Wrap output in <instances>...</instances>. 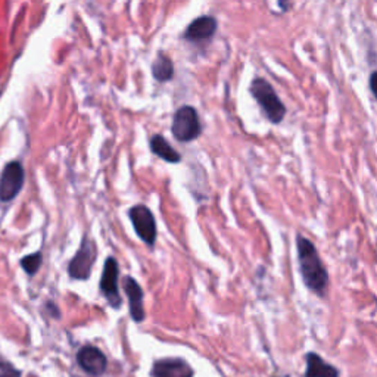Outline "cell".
Masks as SVG:
<instances>
[{
	"mask_svg": "<svg viewBox=\"0 0 377 377\" xmlns=\"http://www.w3.org/2000/svg\"><path fill=\"white\" fill-rule=\"evenodd\" d=\"M21 266L27 271V274L33 276V274H36L39 271V268L42 266V254L36 252V254L28 255V257H24L21 261Z\"/></svg>",
	"mask_w": 377,
	"mask_h": 377,
	"instance_id": "cell-15",
	"label": "cell"
},
{
	"mask_svg": "<svg viewBox=\"0 0 377 377\" xmlns=\"http://www.w3.org/2000/svg\"><path fill=\"white\" fill-rule=\"evenodd\" d=\"M24 168L21 163H9L0 176V201L9 202L17 198L24 186Z\"/></svg>",
	"mask_w": 377,
	"mask_h": 377,
	"instance_id": "cell-4",
	"label": "cell"
},
{
	"mask_svg": "<svg viewBox=\"0 0 377 377\" xmlns=\"http://www.w3.org/2000/svg\"><path fill=\"white\" fill-rule=\"evenodd\" d=\"M130 220L142 241L152 246L156 241V223L151 210L145 205H136L130 210Z\"/></svg>",
	"mask_w": 377,
	"mask_h": 377,
	"instance_id": "cell-5",
	"label": "cell"
},
{
	"mask_svg": "<svg viewBox=\"0 0 377 377\" xmlns=\"http://www.w3.org/2000/svg\"><path fill=\"white\" fill-rule=\"evenodd\" d=\"M124 291L129 296L130 301V313L134 322H142L145 318V310H143V292L140 289L137 282L131 277L124 279Z\"/></svg>",
	"mask_w": 377,
	"mask_h": 377,
	"instance_id": "cell-11",
	"label": "cell"
},
{
	"mask_svg": "<svg viewBox=\"0 0 377 377\" xmlns=\"http://www.w3.org/2000/svg\"><path fill=\"white\" fill-rule=\"evenodd\" d=\"M217 27H219V22H217L214 17H207V15L199 17L187 27L185 33V39L195 43L210 40L217 33Z\"/></svg>",
	"mask_w": 377,
	"mask_h": 377,
	"instance_id": "cell-9",
	"label": "cell"
},
{
	"mask_svg": "<svg viewBox=\"0 0 377 377\" xmlns=\"http://www.w3.org/2000/svg\"><path fill=\"white\" fill-rule=\"evenodd\" d=\"M250 95L258 102L264 116L268 118L270 122L279 124L283 121L284 116H286V107L279 99V96L274 91L273 86L264 78H254L252 83L249 86Z\"/></svg>",
	"mask_w": 377,
	"mask_h": 377,
	"instance_id": "cell-2",
	"label": "cell"
},
{
	"mask_svg": "<svg viewBox=\"0 0 377 377\" xmlns=\"http://www.w3.org/2000/svg\"><path fill=\"white\" fill-rule=\"evenodd\" d=\"M370 89H371V93H373L374 98L377 99V71H374V73L370 75Z\"/></svg>",
	"mask_w": 377,
	"mask_h": 377,
	"instance_id": "cell-17",
	"label": "cell"
},
{
	"mask_svg": "<svg viewBox=\"0 0 377 377\" xmlns=\"http://www.w3.org/2000/svg\"><path fill=\"white\" fill-rule=\"evenodd\" d=\"M152 74L158 80V82L165 83L169 82L174 75V65L173 61H171L167 55L159 53L156 56L155 62L152 64Z\"/></svg>",
	"mask_w": 377,
	"mask_h": 377,
	"instance_id": "cell-14",
	"label": "cell"
},
{
	"mask_svg": "<svg viewBox=\"0 0 377 377\" xmlns=\"http://www.w3.org/2000/svg\"><path fill=\"white\" fill-rule=\"evenodd\" d=\"M154 377H193L190 365L178 358H167L156 361L152 369Z\"/></svg>",
	"mask_w": 377,
	"mask_h": 377,
	"instance_id": "cell-10",
	"label": "cell"
},
{
	"mask_svg": "<svg viewBox=\"0 0 377 377\" xmlns=\"http://www.w3.org/2000/svg\"><path fill=\"white\" fill-rule=\"evenodd\" d=\"M296 245H298L301 274L305 284L315 292H323L327 286L329 277L323 262L317 254L315 246L301 235L296 239Z\"/></svg>",
	"mask_w": 377,
	"mask_h": 377,
	"instance_id": "cell-1",
	"label": "cell"
},
{
	"mask_svg": "<svg viewBox=\"0 0 377 377\" xmlns=\"http://www.w3.org/2000/svg\"><path fill=\"white\" fill-rule=\"evenodd\" d=\"M151 151L167 163L178 164L181 161V155L167 142L165 137L161 134H155L151 139Z\"/></svg>",
	"mask_w": 377,
	"mask_h": 377,
	"instance_id": "cell-13",
	"label": "cell"
},
{
	"mask_svg": "<svg viewBox=\"0 0 377 377\" xmlns=\"http://www.w3.org/2000/svg\"><path fill=\"white\" fill-rule=\"evenodd\" d=\"M96 259V246L91 243L89 239H84L80 246L78 252L70 262V267H68V273L73 279L77 280H84L90 276L91 267H93V262Z\"/></svg>",
	"mask_w": 377,
	"mask_h": 377,
	"instance_id": "cell-6",
	"label": "cell"
},
{
	"mask_svg": "<svg viewBox=\"0 0 377 377\" xmlns=\"http://www.w3.org/2000/svg\"><path fill=\"white\" fill-rule=\"evenodd\" d=\"M171 131L178 142H192L198 139L202 133V125L198 111L193 107H181L173 118Z\"/></svg>",
	"mask_w": 377,
	"mask_h": 377,
	"instance_id": "cell-3",
	"label": "cell"
},
{
	"mask_svg": "<svg viewBox=\"0 0 377 377\" xmlns=\"http://www.w3.org/2000/svg\"><path fill=\"white\" fill-rule=\"evenodd\" d=\"M77 361L82 365V369L89 374L99 376L107 370V358L104 353L95 347H84L80 349Z\"/></svg>",
	"mask_w": 377,
	"mask_h": 377,
	"instance_id": "cell-8",
	"label": "cell"
},
{
	"mask_svg": "<svg viewBox=\"0 0 377 377\" xmlns=\"http://www.w3.org/2000/svg\"><path fill=\"white\" fill-rule=\"evenodd\" d=\"M279 6L282 8L283 12H286V10L291 9V0H279Z\"/></svg>",
	"mask_w": 377,
	"mask_h": 377,
	"instance_id": "cell-18",
	"label": "cell"
},
{
	"mask_svg": "<svg viewBox=\"0 0 377 377\" xmlns=\"http://www.w3.org/2000/svg\"><path fill=\"white\" fill-rule=\"evenodd\" d=\"M100 289L113 308H120L121 296L118 293V264L113 258H108L105 262L100 280Z\"/></svg>",
	"mask_w": 377,
	"mask_h": 377,
	"instance_id": "cell-7",
	"label": "cell"
},
{
	"mask_svg": "<svg viewBox=\"0 0 377 377\" xmlns=\"http://www.w3.org/2000/svg\"><path fill=\"white\" fill-rule=\"evenodd\" d=\"M0 377H21V373L10 364L0 362Z\"/></svg>",
	"mask_w": 377,
	"mask_h": 377,
	"instance_id": "cell-16",
	"label": "cell"
},
{
	"mask_svg": "<svg viewBox=\"0 0 377 377\" xmlns=\"http://www.w3.org/2000/svg\"><path fill=\"white\" fill-rule=\"evenodd\" d=\"M306 377H338L339 371L327 364L317 353L310 352L306 356Z\"/></svg>",
	"mask_w": 377,
	"mask_h": 377,
	"instance_id": "cell-12",
	"label": "cell"
}]
</instances>
